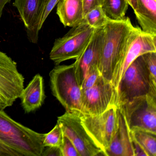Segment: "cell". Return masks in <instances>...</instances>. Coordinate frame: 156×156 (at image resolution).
I'll return each mask as SVG.
<instances>
[{
  "instance_id": "cell-20",
  "label": "cell",
  "mask_w": 156,
  "mask_h": 156,
  "mask_svg": "<svg viewBox=\"0 0 156 156\" xmlns=\"http://www.w3.org/2000/svg\"><path fill=\"white\" fill-rule=\"evenodd\" d=\"M110 19L106 15L102 6H98L90 10L84 16L83 20L88 25L94 28L103 27Z\"/></svg>"
},
{
  "instance_id": "cell-22",
  "label": "cell",
  "mask_w": 156,
  "mask_h": 156,
  "mask_svg": "<svg viewBox=\"0 0 156 156\" xmlns=\"http://www.w3.org/2000/svg\"><path fill=\"white\" fill-rule=\"evenodd\" d=\"M142 56L151 79L156 84V52L147 53Z\"/></svg>"
},
{
  "instance_id": "cell-27",
  "label": "cell",
  "mask_w": 156,
  "mask_h": 156,
  "mask_svg": "<svg viewBox=\"0 0 156 156\" xmlns=\"http://www.w3.org/2000/svg\"><path fill=\"white\" fill-rule=\"evenodd\" d=\"M42 156H61L60 148L48 147L44 150Z\"/></svg>"
},
{
  "instance_id": "cell-3",
  "label": "cell",
  "mask_w": 156,
  "mask_h": 156,
  "mask_svg": "<svg viewBox=\"0 0 156 156\" xmlns=\"http://www.w3.org/2000/svg\"><path fill=\"white\" fill-rule=\"evenodd\" d=\"M116 106L147 95L156 96L153 83L142 55L135 59L121 77L116 89Z\"/></svg>"
},
{
  "instance_id": "cell-6",
  "label": "cell",
  "mask_w": 156,
  "mask_h": 156,
  "mask_svg": "<svg viewBox=\"0 0 156 156\" xmlns=\"http://www.w3.org/2000/svg\"><path fill=\"white\" fill-rule=\"evenodd\" d=\"M118 107L122 110L129 130L138 128L156 133V96L136 98Z\"/></svg>"
},
{
  "instance_id": "cell-26",
  "label": "cell",
  "mask_w": 156,
  "mask_h": 156,
  "mask_svg": "<svg viewBox=\"0 0 156 156\" xmlns=\"http://www.w3.org/2000/svg\"><path fill=\"white\" fill-rule=\"evenodd\" d=\"M104 0H82L83 17L88 11L98 6H102Z\"/></svg>"
},
{
  "instance_id": "cell-9",
  "label": "cell",
  "mask_w": 156,
  "mask_h": 156,
  "mask_svg": "<svg viewBox=\"0 0 156 156\" xmlns=\"http://www.w3.org/2000/svg\"><path fill=\"white\" fill-rule=\"evenodd\" d=\"M116 89L100 75L91 87L82 90L81 113L98 115L116 106Z\"/></svg>"
},
{
  "instance_id": "cell-28",
  "label": "cell",
  "mask_w": 156,
  "mask_h": 156,
  "mask_svg": "<svg viewBox=\"0 0 156 156\" xmlns=\"http://www.w3.org/2000/svg\"><path fill=\"white\" fill-rule=\"evenodd\" d=\"M11 0H0V20L3 13V10L6 4L10 3Z\"/></svg>"
},
{
  "instance_id": "cell-14",
  "label": "cell",
  "mask_w": 156,
  "mask_h": 156,
  "mask_svg": "<svg viewBox=\"0 0 156 156\" xmlns=\"http://www.w3.org/2000/svg\"><path fill=\"white\" fill-rule=\"evenodd\" d=\"M105 156H134L130 130L121 109L117 107L116 124Z\"/></svg>"
},
{
  "instance_id": "cell-12",
  "label": "cell",
  "mask_w": 156,
  "mask_h": 156,
  "mask_svg": "<svg viewBox=\"0 0 156 156\" xmlns=\"http://www.w3.org/2000/svg\"><path fill=\"white\" fill-rule=\"evenodd\" d=\"M104 27L94 29L85 50L74 62L76 78L80 87L89 71L98 69L105 39Z\"/></svg>"
},
{
  "instance_id": "cell-19",
  "label": "cell",
  "mask_w": 156,
  "mask_h": 156,
  "mask_svg": "<svg viewBox=\"0 0 156 156\" xmlns=\"http://www.w3.org/2000/svg\"><path fill=\"white\" fill-rule=\"evenodd\" d=\"M129 5L127 0H104L102 7L109 19L120 20L126 17Z\"/></svg>"
},
{
  "instance_id": "cell-29",
  "label": "cell",
  "mask_w": 156,
  "mask_h": 156,
  "mask_svg": "<svg viewBox=\"0 0 156 156\" xmlns=\"http://www.w3.org/2000/svg\"><path fill=\"white\" fill-rule=\"evenodd\" d=\"M128 2L129 5L130 6L133 11L136 9L137 7V0H127Z\"/></svg>"
},
{
  "instance_id": "cell-8",
  "label": "cell",
  "mask_w": 156,
  "mask_h": 156,
  "mask_svg": "<svg viewBox=\"0 0 156 156\" xmlns=\"http://www.w3.org/2000/svg\"><path fill=\"white\" fill-rule=\"evenodd\" d=\"M24 77L17 63L0 51V109L12 106L24 89Z\"/></svg>"
},
{
  "instance_id": "cell-13",
  "label": "cell",
  "mask_w": 156,
  "mask_h": 156,
  "mask_svg": "<svg viewBox=\"0 0 156 156\" xmlns=\"http://www.w3.org/2000/svg\"><path fill=\"white\" fill-rule=\"evenodd\" d=\"M47 0H15L13 6L17 9L26 29L30 42L37 44L39 25Z\"/></svg>"
},
{
  "instance_id": "cell-11",
  "label": "cell",
  "mask_w": 156,
  "mask_h": 156,
  "mask_svg": "<svg viewBox=\"0 0 156 156\" xmlns=\"http://www.w3.org/2000/svg\"><path fill=\"white\" fill-rule=\"evenodd\" d=\"M150 52H156V35L145 32L140 27H134L123 62L112 80V84L116 89L124 73L133 61Z\"/></svg>"
},
{
  "instance_id": "cell-4",
  "label": "cell",
  "mask_w": 156,
  "mask_h": 156,
  "mask_svg": "<svg viewBox=\"0 0 156 156\" xmlns=\"http://www.w3.org/2000/svg\"><path fill=\"white\" fill-rule=\"evenodd\" d=\"M49 76L52 94L66 111L81 112L82 90L76 78L74 63L56 65Z\"/></svg>"
},
{
  "instance_id": "cell-10",
  "label": "cell",
  "mask_w": 156,
  "mask_h": 156,
  "mask_svg": "<svg viewBox=\"0 0 156 156\" xmlns=\"http://www.w3.org/2000/svg\"><path fill=\"white\" fill-rule=\"evenodd\" d=\"M116 108V106L113 107L98 115H86L80 113L82 125L104 153L110 145L115 128Z\"/></svg>"
},
{
  "instance_id": "cell-18",
  "label": "cell",
  "mask_w": 156,
  "mask_h": 156,
  "mask_svg": "<svg viewBox=\"0 0 156 156\" xmlns=\"http://www.w3.org/2000/svg\"><path fill=\"white\" fill-rule=\"evenodd\" d=\"M132 139L138 144L147 156H156V133L135 128L130 130Z\"/></svg>"
},
{
  "instance_id": "cell-24",
  "label": "cell",
  "mask_w": 156,
  "mask_h": 156,
  "mask_svg": "<svg viewBox=\"0 0 156 156\" xmlns=\"http://www.w3.org/2000/svg\"><path fill=\"white\" fill-rule=\"evenodd\" d=\"M100 75L101 74L98 69L89 71L81 84V90L92 87L96 83Z\"/></svg>"
},
{
  "instance_id": "cell-7",
  "label": "cell",
  "mask_w": 156,
  "mask_h": 156,
  "mask_svg": "<svg viewBox=\"0 0 156 156\" xmlns=\"http://www.w3.org/2000/svg\"><path fill=\"white\" fill-rule=\"evenodd\" d=\"M80 112H68L59 116L57 123L64 136L73 143L80 156H105L104 151L89 136L82 125Z\"/></svg>"
},
{
  "instance_id": "cell-21",
  "label": "cell",
  "mask_w": 156,
  "mask_h": 156,
  "mask_svg": "<svg viewBox=\"0 0 156 156\" xmlns=\"http://www.w3.org/2000/svg\"><path fill=\"white\" fill-rule=\"evenodd\" d=\"M63 136L62 128L57 123L50 132L44 134V147L60 148L62 143Z\"/></svg>"
},
{
  "instance_id": "cell-23",
  "label": "cell",
  "mask_w": 156,
  "mask_h": 156,
  "mask_svg": "<svg viewBox=\"0 0 156 156\" xmlns=\"http://www.w3.org/2000/svg\"><path fill=\"white\" fill-rule=\"evenodd\" d=\"M61 156H80L74 145L66 136H63L62 143L60 147Z\"/></svg>"
},
{
  "instance_id": "cell-1",
  "label": "cell",
  "mask_w": 156,
  "mask_h": 156,
  "mask_svg": "<svg viewBox=\"0 0 156 156\" xmlns=\"http://www.w3.org/2000/svg\"><path fill=\"white\" fill-rule=\"evenodd\" d=\"M44 136L0 109V156H41Z\"/></svg>"
},
{
  "instance_id": "cell-2",
  "label": "cell",
  "mask_w": 156,
  "mask_h": 156,
  "mask_svg": "<svg viewBox=\"0 0 156 156\" xmlns=\"http://www.w3.org/2000/svg\"><path fill=\"white\" fill-rule=\"evenodd\" d=\"M105 39L98 70L107 81L112 80L123 62L134 26L130 19L109 20L105 26Z\"/></svg>"
},
{
  "instance_id": "cell-16",
  "label": "cell",
  "mask_w": 156,
  "mask_h": 156,
  "mask_svg": "<svg viewBox=\"0 0 156 156\" xmlns=\"http://www.w3.org/2000/svg\"><path fill=\"white\" fill-rule=\"evenodd\" d=\"M56 7V14L65 27H73L83 20L82 0H60Z\"/></svg>"
},
{
  "instance_id": "cell-5",
  "label": "cell",
  "mask_w": 156,
  "mask_h": 156,
  "mask_svg": "<svg viewBox=\"0 0 156 156\" xmlns=\"http://www.w3.org/2000/svg\"><path fill=\"white\" fill-rule=\"evenodd\" d=\"M94 29L83 20L63 37L56 39L50 53V58L56 65L67 60L78 58L91 40Z\"/></svg>"
},
{
  "instance_id": "cell-15",
  "label": "cell",
  "mask_w": 156,
  "mask_h": 156,
  "mask_svg": "<svg viewBox=\"0 0 156 156\" xmlns=\"http://www.w3.org/2000/svg\"><path fill=\"white\" fill-rule=\"evenodd\" d=\"M45 98L43 78L39 74L34 76L20 97L22 106L26 113L34 112L40 108Z\"/></svg>"
},
{
  "instance_id": "cell-25",
  "label": "cell",
  "mask_w": 156,
  "mask_h": 156,
  "mask_svg": "<svg viewBox=\"0 0 156 156\" xmlns=\"http://www.w3.org/2000/svg\"><path fill=\"white\" fill-rule=\"evenodd\" d=\"M59 1L60 0H47L44 9L41 21H40V25H39L40 31L43 25L46 20L47 17H48L50 13L51 12L53 9H54L55 7L57 5Z\"/></svg>"
},
{
  "instance_id": "cell-17",
  "label": "cell",
  "mask_w": 156,
  "mask_h": 156,
  "mask_svg": "<svg viewBox=\"0 0 156 156\" xmlns=\"http://www.w3.org/2000/svg\"><path fill=\"white\" fill-rule=\"evenodd\" d=\"M134 12L141 30L156 35V0H137Z\"/></svg>"
}]
</instances>
